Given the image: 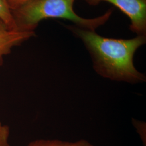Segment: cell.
I'll return each instance as SVG.
<instances>
[{"label":"cell","mask_w":146,"mask_h":146,"mask_svg":"<svg viewBox=\"0 0 146 146\" xmlns=\"http://www.w3.org/2000/svg\"><path fill=\"white\" fill-rule=\"evenodd\" d=\"M75 0H31L12 11L17 31L35 32L41 21L46 19H63L86 29L95 30L110 19L113 11L93 19L78 15L74 11Z\"/></svg>","instance_id":"7a4b0ae2"},{"label":"cell","mask_w":146,"mask_h":146,"mask_svg":"<svg viewBox=\"0 0 146 146\" xmlns=\"http://www.w3.org/2000/svg\"><path fill=\"white\" fill-rule=\"evenodd\" d=\"M10 128L0 121V146H11L9 142Z\"/></svg>","instance_id":"52a82bcc"},{"label":"cell","mask_w":146,"mask_h":146,"mask_svg":"<svg viewBox=\"0 0 146 146\" xmlns=\"http://www.w3.org/2000/svg\"><path fill=\"white\" fill-rule=\"evenodd\" d=\"M65 26L83 42L98 74L104 78L129 84L146 81L145 75L135 67L133 58L136 50L146 43V35H137L127 40L110 38L74 25Z\"/></svg>","instance_id":"6da1fadb"},{"label":"cell","mask_w":146,"mask_h":146,"mask_svg":"<svg viewBox=\"0 0 146 146\" xmlns=\"http://www.w3.org/2000/svg\"><path fill=\"white\" fill-rule=\"evenodd\" d=\"M35 36V32L9 29L0 21V66L5 56L9 54L13 48Z\"/></svg>","instance_id":"277c9868"},{"label":"cell","mask_w":146,"mask_h":146,"mask_svg":"<svg viewBox=\"0 0 146 146\" xmlns=\"http://www.w3.org/2000/svg\"><path fill=\"white\" fill-rule=\"evenodd\" d=\"M29 1L31 0H7V2L11 10L13 11Z\"/></svg>","instance_id":"ba28073f"},{"label":"cell","mask_w":146,"mask_h":146,"mask_svg":"<svg viewBox=\"0 0 146 146\" xmlns=\"http://www.w3.org/2000/svg\"><path fill=\"white\" fill-rule=\"evenodd\" d=\"M88 5H96L107 2L117 7L131 20L130 29L137 35H146V0H84Z\"/></svg>","instance_id":"3957f363"},{"label":"cell","mask_w":146,"mask_h":146,"mask_svg":"<svg viewBox=\"0 0 146 146\" xmlns=\"http://www.w3.org/2000/svg\"><path fill=\"white\" fill-rule=\"evenodd\" d=\"M0 21L8 29L17 31L12 11L9 6L7 0H0Z\"/></svg>","instance_id":"8992f818"},{"label":"cell","mask_w":146,"mask_h":146,"mask_svg":"<svg viewBox=\"0 0 146 146\" xmlns=\"http://www.w3.org/2000/svg\"><path fill=\"white\" fill-rule=\"evenodd\" d=\"M27 146H94L89 141L81 139L75 142L58 139H37L31 141Z\"/></svg>","instance_id":"5b68a950"}]
</instances>
